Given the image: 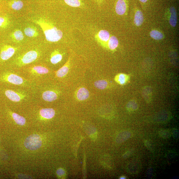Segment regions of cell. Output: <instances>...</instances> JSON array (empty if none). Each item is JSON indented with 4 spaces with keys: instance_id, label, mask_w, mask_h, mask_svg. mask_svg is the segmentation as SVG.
<instances>
[{
    "instance_id": "cell-1",
    "label": "cell",
    "mask_w": 179,
    "mask_h": 179,
    "mask_svg": "<svg viewBox=\"0 0 179 179\" xmlns=\"http://www.w3.org/2000/svg\"><path fill=\"white\" fill-rule=\"evenodd\" d=\"M33 21L42 28L46 40L49 42H58L62 38L63 34L62 31L46 18L41 17Z\"/></svg>"
},
{
    "instance_id": "cell-2",
    "label": "cell",
    "mask_w": 179,
    "mask_h": 179,
    "mask_svg": "<svg viewBox=\"0 0 179 179\" xmlns=\"http://www.w3.org/2000/svg\"><path fill=\"white\" fill-rule=\"evenodd\" d=\"M39 53L36 50H31L18 57L16 60L18 66H22L33 62L37 59Z\"/></svg>"
},
{
    "instance_id": "cell-3",
    "label": "cell",
    "mask_w": 179,
    "mask_h": 179,
    "mask_svg": "<svg viewBox=\"0 0 179 179\" xmlns=\"http://www.w3.org/2000/svg\"><path fill=\"white\" fill-rule=\"evenodd\" d=\"M0 81L17 85H22L26 83L23 78L11 73H4L0 75Z\"/></svg>"
},
{
    "instance_id": "cell-4",
    "label": "cell",
    "mask_w": 179,
    "mask_h": 179,
    "mask_svg": "<svg viewBox=\"0 0 179 179\" xmlns=\"http://www.w3.org/2000/svg\"><path fill=\"white\" fill-rule=\"evenodd\" d=\"M24 145L27 149L32 151L36 150L42 146V139L38 134L32 135L26 139Z\"/></svg>"
},
{
    "instance_id": "cell-5",
    "label": "cell",
    "mask_w": 179,
    "mask_h": 179,
    "mask_svg": "<svg viewBox=\"0 0 179 179\" xmlns=\"http://www.w3.org/2000/svg\"><path fill=\"white\" fill-rule=\"evenodd\" d=\"M110 37L109 32L104 30H100L95 36V40L103 48H106Z\"/></svg>"
},
{
    "instance_id": "cell-6",
    "label": "cell",
    "mask_w": 179,
    "mask_h": 179,
    "mask_svg": "<svg viewBox=\"0 0 179 179\" xmlns=\"http://www.w3.org/2000/svg\"><path fill=\"white\" fill-rule=\"evenodd\" d=\"M17 49V48L10 45H3L0 53V58L3 61L8 60L13 56Z\"/></svg>"
},
{
    "instance_id": "cell-7",
    "label": "cell",
    "mask_w": 179,
    "mask_h": 179,
    "mask_svg": "<svg viewBox=\"0 0 179 179\" xmlns=\"http://www.w3.org/2000/svg\"><path fill=\"white\" fill-rule=\"evenodd\" d=\"M6 97L14 102H19L26 97V94L22 92H17L11 90H7L5 91Z\"/></svg>"
},
{
    "instance_id": "cell-8",
    "label": "cell",
    "mask_w": 179,
    "mask_h": 179,
    "mask_svg": "<svg viewBox=\"0 0 179 179\" xmlns=\"http://www.w3.org/2000/svg\"><path fill=\"white\" fill-rule=\"evenodd\" d=\"M115 8L117 15H123L126 14L128 9V0H117Z\"/></svg>"
},
{
    "instance_id": "cell-9",
    "label": "cell",
    "mask_w": 179,
    "mask_h": 179,
    "mask_svg": "<svg viewBox=\"0 0 179 179\" xmlns=\"http://www.w3.org/2000/svg\"><path fill=\"white\" fill-rule=\"evenodd\" d=\"M168 19L169 24L172 27H175L177 23V11L175 7L171 6L167 10Z\"/></svg>"
},
{
    "instance_id": "cell-10",
    "label": "cell",
    "mask_w": 179,
    "mask_h": 179,
    "mask_svg": "<svg viewBox=\"0 0 179 179\" xmlns=\"http://www.w3.org/2000/svg\"><path fill=\"white\" fill-rule=\"evenodd\" d=\"M58 97L57 94L53 91H46L42 94V98L44 100L49 102H51L56 100Z\"/></svg>"
},
{
    "instance_id": "cell-11",
    "label": "cell",
    "mask_w": 179,
    "mask_h": 179,
    "mask_svg": "<svg viewBox=\"0 0 179 179\" xmlns=\"http://www.w3.org/2000/svg\"><path fill=\"white\" fill-rule=\"evenodd\" d=\"M144 21V17L143 13L139 9L135 10L134 13V22L137 27H140L143 24Z\"/></svg>"
},
{
    "instance_id": "cell-12",
    "label": "cell",
    "mask_w": 179,
    "mask_h": 179,
    "mask_svg": "<svg viewBox=\"0 0 179 179\" xmlns=\"http://www.w3.org/2000/svg\"><path fill=\"white\" fill-rule=\"evenodd\" d=\"M70 58H69L68 61L62 68L56 72V75L57 77L61 78L66 76L70 70Z\"/></svg>"
},
{
    "instance_id": "cell-13",
    "label": "cell",
    "mask_w": 179,
    "mask_h": 179,
    "mask_svg": "<svg viewBox=\"0 0 179 179\" xmlns=\"http://www.w3.org/2000/svg\"><path fill=\"white\" fill-rule=\"evenodd\" d=\"M76 96L78 100L81 101L84 100L89 98V93L88 90L82 87L77 90Z\"/></svg>"
},
{
    "instance_id": "cell-14",
    "label": "cell",
    "mask_w": 179,
    "mask_h": 179,
    "mask_svg": "<svg viewBox=\"0 0 179 179\" xmlns=\"http://www.w3.org/2000/svg\"><path fill=\"white\" fill-rule=\"evenodd\" d=\"M40 113L42 117L45 119H50L54 117L55 112L53 109L45 108L41 109Z\"/></svg>"
},
{
    "instance_id": "cell-15",
    "label": "cell",
    "mask_w": 179,
    "mask_h": 179,
    "mask_svg": "<svg viewBox=\"0 0 179 179\" xmlns=\"http://www.w3.org/2000/svg\"><path fill=\"white\" fill-rule=\"evenodd\" d=\"M118 40L116 36H110L107 44V49L114 51L118 47Z\"/></svg>"
},
{
    "instance_id": "cell-16",
    "label": "cell",
    "mask_w": 179,
    "mask_h": 179,
    "mask_svg": "<svg viewBox=\"0 0 179 179\" xmlns=\"http://www.w3.org/2000/svg\"><path fill=\"white\" fill-rule=\"evenodd\" d=\"M62 57V54L58 49L55 50L51 54L50 61L53 65H56L61 61Z\"/></svg>"
},
{
    "instance_id": "cell-17",
    "label": "cell",
    "mask_w": 179,
    "mask_h": 179,
    "mask_svg": "<svg viewBox=\"0 0 179 179\" xmlns=\"http://www.w3.org/2000/svg\"><path fill=\"white\" fill-rule=\"evenodd\" d=\"M140 165L138 162L132 161L127 165V169L128 172L132 174L138 173L140 170Z\"/></svg>"
},
{
    "instance_id": "cell-18",
    "label": "cell",
    "mask_w": 179,
    "mask_h": 179,
    "mask_svg": "<svg viewBox=\"0 0 179 179\" xmlns=\"http://www.w3.org/2000/svg\"><path fill=\"white\" fill-rule=\"evenodd\" d=\"M30 72L33 74L43 75L47 74L49 72V70L45 67L36 66L31 68Z\"/></svg>"
},
{
    "instance_id": "cell-19",
    "label": "cell",
    "mask_w": 179,
    "mask_h": 179,
    "mask_svg": "<svg viewBox=\"0 0 179 179\" xmlns=\"http://www.w3.org/2000/svg\"><path fill=\"white\" fill-rule=\"evenodd\" d=\"M24 32L26 35L29 37H36L39 35L36 28L33 26L26 27L24 30Z\"/></svg>"
},
{
    "instance_id": "cell-20",
    "label": "cell",
    "mask_w": 179,
    "mask_h": 179,
    "mask_svg": "<svg viewBox=\"0 0 179 179\" xmlns=\"http://www.w3.org/2000/svg\"><path fill=\"white\" fill-rule=\"evenodd\" d=\"M114 79L117 83L122 85L127 83L129 79V77L126 74L119 73L116 76Z\"/></svg>"
},
{
    "instance_id": "cell-21",
    "label": "cell",
    "mask_w": 179,
    "mask_h": 179,
    "mask_svg": "<svg viewBox=\"0 0 179 179\" xmlns=\"http://www.w3.org/2000/svg\"><path fill=\"white\" fill-rule=\"evenodd\" d=\"M8 5L13 10L18 11L23 7L24 3L20 0H11L9 2Z\"/></svg>"
},
{
    "instance_id": "cell-22",
    "label": "cell",
    "mask_w": 179,
    "mask_h": 179,
    "mask_svg": "<svg viewBox=\"0 0 179 179\" xmlns=\"http://www.w3.org/2000/svg\"><path fill=\"white\" fill-rule=\"evenodd\" d=\"M131 136V133L128 131H123L118 135L116 141L118 143H121L122 142L129 139Z\"/></svg>"
},
{
    "instance_id": "cell-23",
    "label": "cell",
    "mask_w": 179,
    "mask_h": 179,
    "mask_svg": "<svg viewBox=\"0 0 179 179\" xmlns=\"http://www.w3.org/2000/svg\"><path fill=\"white\" fill-rule=\"evenodd\" d=\"M142 95L147 103L151 102L152 96V90L149 87H146L142 90Z\"/></svg>"
},
{
    "instance_id": "cell-24",
    "label": "cell",
    "mask_w": 179,
    "mask_h": 179,
    "mask_svg": "<svg viewBox=\"0 0 179 179\" xmlns=\"http://www.w3.org/2000/svg\"><path fill=\"white\" fill-rule=\"evenodd\" d=\"M64 1L67 5L72 7L82 8L84 6L82 0H64Z\"/></svg>"
},
{
    "instance_id": "cell-25",
    "label": "cell",
    "mask_w": 179,
    "mask_h": 179,
    "mask_svg": "<svg viewBox=\"0 0 179 179\" xmlns=\"http://www.w3.org/2000/svg\"><path fill=\"white\" fill-rule=\"evenodd\" d=\"M150 35L151 38L155 40H161L164 38L163 33L157 30H153L151 31Z\"/></svg>"
},
{
    "instance_id": "cell-26",
    "label": "cell",
    "mask_w": 179,
    "mask_h": 179,
    "mask_svg": "<svg viewBox=\"0 0 179 179\" xmlns=\"http://www.w3.org/2000/svg\"><path fill=\"white\" fill-rule=\"evenodd\" d=\"M11 36L13 40L20 42L23 40L24 36L22 32L19 30H16L11 34Z\"/></svg>"
},
{
    "instance_id": "cell-27",
    "label": "cell",
    "mask_w": 179,
    "mask_h": 179,
    "mask_svg": "<svg viewBox=\"0 0 179 179\" xmlns=\"http://www.w3.org/2000/svg\"><path fill=\"white\" fill-rule=\"evenodd\" d=\"M12 116L18 125L20 126H23L26 123V120L25 118L15 113H12Z\"/></svg>"
},
{
    "instance_id": "cell-28",
    "label": "cell",
    "mask_w": 179,
    "mask_h": 179,
    "mask_svg": "<svg viewBox=\"0 0 179 179\" xmlns=\"http://www.w3.org/2000/svg\"><path fill=\"white\" fill-rule=\"evenodd\" d=\"M108 85V82L105 80H98L94 83V85L96 88L100 90L106 88Z\"/></svg>"
},
{
    "instance_id": "cell-29",
    "label": "cell",
    "mask_w": 179,
    "mask_h": 179,
    "mask_svg": "<svg viewBox=\"0 0 179 179\" xmlns=\"http://www.w3.org/2000/svg\"><path fill=\"white\" fill-rule=\"evenodd\" d=\"M169 117V114L166 112L158 114L156 117L157 121L161 122L167 121Z\"/></svg>"
},
{
    "instance_id": "cell-30",
    "label": "cell",
    "mask_w": 179,
    "mask_h": 179,
    "mask_svg": "<svg viewBox=\"0 0 179 179\" xmlns=\"http://www.w3.org/2000/svg\"><path fill=\"white\" fill-rule=\"evenodd\" d=\"M126 108L128 111L130 112H134L138 109V104L135 101L131 100L127 103Z\"/></svg>"
},
{
    "instance_id": "cell-31",
    "label": "cell",
    "mask_w": 179,
    "mask_h": 179,
    "mask_svg": "<svg viewBox=\"0 0 179 179\" xmlns=\"http://www.w3.org/2000/svg\"><path fill=\"white\" fill-rule=\"evenodd\" d=\"M10 20L6 17H0V28H5L10 24Z\"/></svg>"
},
{
    "instance_id": "cell-32",
    "label": "cell",
    "mask_w": 179,
    "mask_h": 179,
    "mask_svg": "<svg viewBox=\"0 0 179 179\" xmlns=\"http://www.w3.org/2000/svg\"><path fill=\"white\" fill-rule=\"evenodd\" d=\"M159 136L164 139H168L172 135V133L168 130H162L159 132Z\"/></svg>"
},
{
    "instance_id": "cell-33",
    "label": "cell",
    "mask_w": 179,
    "mask_h": 179,
    "mask_svg": "<svg viewBox=\"0 0 179 179\" xmlns=\"http://www.w3.org/2000/svg\"><path fill=\"white\" fill-rule=\"evenodd\" d=\"M172 134L173 135L174 139H177L179 137L178 130L177 129L174 128V129L172 130Z\"/></svg>"
},
{
    "instance_id": "cell-34",
    "label": "cell",
    "mask_w": 179,
    "mask_h": 179,
    "mask_svg": "<svg viewBox=\"0 0 179 179\" xmlns=\"http://www.w3.org/2000/svg\"><path fill=\"white\" fill-rule=\"evenodd\" d=\"M144 142L146 147L151 151H152L153 149L150 142L147 140H145Z\"/></svg>"
},
{
    "instance_id": "cell-35",
    "label": "cell",
    "mask_w": 179,
    "mask_h": 179,
    "mask_svg": "<svg viewBox=\"0 0 179 179\" xmlns=\"http://www.w3.org/2000/svg\"><path fill=\"white\" fill-rule=\"evenodd\" d=\"M132 154V152L131 151H128L123 155V157L124 158H127L129 157Z\"/></svg>"
},
{
    "instance_id": "cell-36",
    "label": "cell",
    "mask_w": 179,
    "mask_h": 179,
    "mask_svg": "<svg viewBox=\"0 0 179 179\" xmlns=\"http://www.w3.org/2000/svg\"><path fill=\"white\" fill-rule=\"evenodd\" d=\"M57 173L58 175L62 176L65 173V171L62 169L60 168L58 170Z\"/></svg>"
},
{
    "instance_id": "cell-37",
    "label": "cell",
    "mask_w": 179,
    "mask_h": 179,
    "mask_svg": "<svg viewBox=\"0 0 179 179\" xmlns=\"http://www.w3.org/2000/svg\"><path fill=\"white\" fill-rule=\"evenodd\" d=\"M94 1L98 5L100 6L103 3L104 0H94Z\"/></svg>"
},
{
    "instance_id": "cell-38",
    "label": "cell",
    "mask_w": 179,
    "mask_h": 179,
    "mask_svg": "<svg viewBox=\"0 0 179 179\" xmlns=\"http://www.w3.org/2000/svg\"><path fill=\"white\" fill-rule=\"evenodd\" d=\"M148 0H139V1L142 4H145L148 2Z\"/></svg>"
},
{
    "instance_id": "cell-39",
    "label": "cell",
    "mask_w": 179,
    "mask_h": 179,
    "mask_svg": "<svg viewBox=\"0 0 179 179\" xmlns=\"http://www.w3.org/2000/svg\"><path fill=\"white\" fill-rule=\"evenodd\" d=\"M126 177L125 176H122L120 178V179H126Z\"/></svg>"
}]
</instances>
